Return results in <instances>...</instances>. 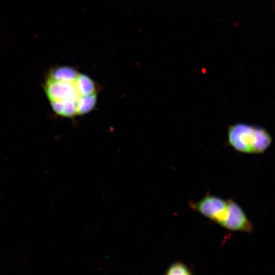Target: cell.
<instances>
[{"label": "cell", "mask_w": 275, "mask_h": 275, "mask_svg": "<svg viewBox=\"0 0 275 275\" xmlns=\"http://www.w3.org/2000/svg\"><path fill=\"white\" fill-rule=\"evenodd\" d=\"M165 275H192V273L186 265L177 262L169 266Z\"/></svg>", "instance_id": "5b68a950"}, {"label": "cell", "mask_w": 275, "mask_h": 275, "mask_svg": "<svg viewBox=\"0 0 275 275\" xmlns=\"http://www.w3.org/2000/svg\"><path fill=\"white\" fill-rule=\"evenodd\" d=\"M44 89L52 110L64 117L86 114L96 105L98 88L87 75L69 66L49 71Z\"/></svg>", "instance_id": "6da1fadb"}, {"label": "cell", "mask_w": 275, "mask_h": 275, "mask_svg": "<svg viewBox=\"0 0 275 275\" xmlns=\"http://www.w3.org/2000/svg\"><path fill=\"white\" fill-rule=\"evenodd\" d=\"M189 206L194 211L220 225L225 216L228 201L209 194L197 202H190Z\"/></svg>", "instance_id": "3957f363"}, {"label": "cell", "mask_w": 275, "mask_h": 275, "mask_svg": "<svg viewBox=\"0 0 275 275\" xmlns=\"http://www.w3.org/2000/svg\"><path fill=\"white\" fill-rule=\"evenodd\" d=\"M227 137L234 150L244 153H262L272 142V137L266 129L242 122L230 125Z\"/></svg>", "instance_id": "7a4b0ae2"}, {"label": "cell", "mask_w": 275, "mask_h": 275, "mask_svg": "<svg viewBox=\"0 0 275 275\" xmlns=\"http://www.w3.org/2000/svg\"><path fill=\"white\" fill-rule=\"evenodd\" d=\"M227 201L226 215L220 225L231 231L252 232L253 225L242 208L232 199Z\"/></svg>", "instance_id": "277c9868"}]
</instances>
